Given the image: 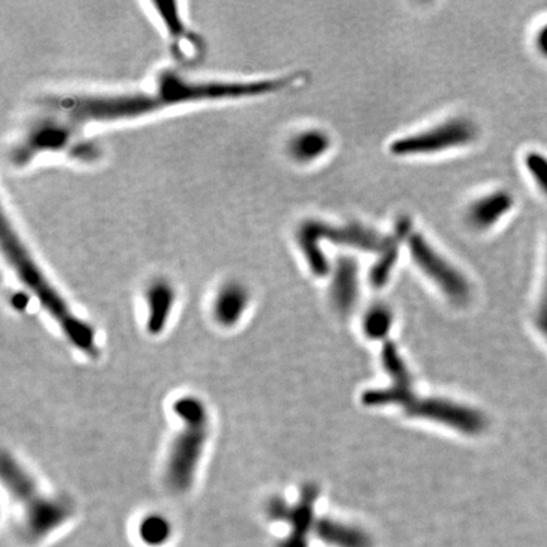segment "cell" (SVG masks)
I'll return each instance as SVG.
<instances>
[{
  "instance_id": "obj_15",
  "label": "cell",
  "mask_w": 547,
  "mask_h": 547,
  "mask_svg": "<svg viewBox=\"0 0 547 547\" xmlns=\"http://www.w3.org/2000/svg\"><path fill=\"white\" fill-rule=\"evenodd\" d=\"M358 265L354 260L342 258L332 280L331 296L340 311H349L358 297Z\"/></svg>"
},
{
  "instance_id": "obj_11",
  "label": "cell",
  "mask_w": 547,
  "mask_h": 547,
  "mask_svg": "<svg viewBox=\"0 0 547 547\" xmlns=\"http://www.w3.org/2000/svg\"><path fill=\"white\" fill-rule=\"evenodd\" d=\"M177 292L166 279H155L146 289L147 322L149 334L159 336L164 332L173 312Z\"/></svg>"
},
{
  "instance_id": "obj_8",
  "label": "cell",
  "mask_w": 547,
  "mask_h": 547,
  "mask_svg": "<svg viewBox=\"0 0 547 547\" xmlns=\"http://www.w3.org/2000/svg\"><path fill=\"white\" fill-rule=\"evenodd\" d=\"M408 249L413 261L423 273L439 287L447 297L456 303H464L470 297L468 280L454 268L420 232L409 235Z\"/></svg>"
},
{
  "instance_id": "obj_5",
  "label": "cell",
  "mask_w": 547,
  "mask_h": 547,
  "mask_svg": "<svg viewBox=\"0 0 547 547\" xmlns=\"http://www.w3.org/2000/svg\"><path fill=\"white\" fill-rule=\"evenodd\" d=\"M175 415L183 427L171 445L166 460L165 480L171 491L188 492L197 477L209 437V413L201 399L179 398L174 403Z\"/></svg>"
},
{
  "instance_id": "obj_12",
  "label": "cell",
  "mask_w": 547,
  "mask_h": 547,
  "mask_svg": "<svg viewBox=\"0 0 547 547\" xmlns=\"http://www.w3.org/2000/svg\"><path fill=\"white\" fill-rule=\"evenodd\" d=\"M250 294L245 285L227 282L218 289L213 301L214 320L222 327H233L239 322L249 306Z\"/></svg>"
},
{
  "instance_id": "obj_2",
  "label": "cell",
  "mask_w": 547,
  "mask_h": 547,
  "mask_svg": "<svg viewBox=\"0 0 547 547\" xmlns=\"http://www.w3.org/2000/svg\"><path fill=\"white\" fill-rule=\"evenodd\" d=\"M2 250L19 282L56 322L66 340L80 353L95 358L98 355V345L94 328L75 315L69 303L38 265L7 213H3Z\"/></svg>"
},
{
  "instance_id": "obj_13",
  "label": "cell",
  "mask_w": 547,
  "mask_h": 547,
  "mask_svg": "<svg viewBox=\"0 0 547 547\" xmlns=\"http://www.w3.org/2000/svg\"><path fill=\"white\" fill-rule=\"evenodd\" d=\"M332 146L331 136L321 128H306L288 140L287 154L294 163L312 164L327 155Z\"/></svg>"
},
{
  "instance_id": "obj_17",
  "label": "cell",
  "mask_w": 547,
  "mask_h": 547,
  "mask_svg": "<svg viewBox=\"0 0 547 547\" xmlns=\"http://www.w3.org/2000/svg\"><path fill=\"white\" fill-rule=\"evenodd\" d=\"M525 164L530 175L539 185L542 192L547 194V158L540 152H530L526 155Z\"/></svg>"
},
{
  "instance_id": "obj_4",
  "label": "cell",
  "mask_w": 547,
  "mask_h": 547,
  "mask_svg": "<svg viewBox=\"0 0 547 547\" xmlns=\"http://www.w3.org/2000/svg\"><path fill=\"white\" fill-rule=\"evenodd\" d=\"M2 479L14 502L21 508L19 535L28 544L47 539L74 516L70 499L46 494L12 455L2 456Z\"/></svg>"
},
{
  "instance_id": "obj_7",
  "label": "cell",
  "mask_w": 547,
  "mask_h": 547,
  "mask_svg": "<svg viewBox=\"0 0 547 547\" xmlns=\"http://www.w3.org/2000/svg\"><path fill=\"white\" fill-rule=\"evenodd\" d=\"M478 137V127L466 117H451L415 133L393 140L390 152L398 158L441 154L473 144Z\"/></svg>"
},
{
  "instance_id": "obj_9",
  "label": "cell",
  "mask_w": 547,
  "mask_h": 547,
  "mask_svg": "<svg viewBox=\"0 0 547 547\" xmlns=\"http://www.w3.org/2000/svg\"><path fill=\"white\" fill-rule=\"evenodd\" d=\"M150 6L175 55L182 60L192 61L201 54V42L197 41V37L190 30L179 2L159 0L151 2Z\"/></svg>"
},
{
  "instance_id": "obj_14",
  "label": "cell",
  "mask_w": 547,
  "mask_h": 547,
  "mask_svg": "<svg viewBox=\"0 0 547 547\" xmlns=\"http://www.w3.org/2000/svg\"><path fill=\"white\" fill-rule=\"evenodd\" d=\"M412 232L411 220L407 216L399 218L393 232L388 236L387 244L379 252L380 258L377 264L370 271V282L374 287L380 288L387 283L389 275L397 263L402 242L408 240Z\"/></svg>"
},
{
  "instance_id": "obj_16",
  "label": "cell",
  "mask_w": 547,
  "mask_h": 547,
  "mask_svg": "<svg viewBox=\"0 0 547 547\" xmlns=\"http://www.w3.org/2000/svg\"><path fill=\"white\" fill-rule=\"evenodd\" d=\"M173 535V527L168 518L156 515L145 516L139 525V536L145 545L160 547L168 544Z\"/></svg>"
},
{
  "instance_id": "obj_18",
  "label": "cell",
  "mask_w": 547,
  "mask_h": 547,
  "mask_svg": "<svg viewBox=\"0 0 547 547\" xmlns=\"http://www.w3.org/2000/svg\"><path fill=\"white\" fill-rule=\"evenodd\" d=\"M369 315L368 321H366V330H368L369 335L374 337L383 336L389 327V313L387 309L382 307L374 308Z\"/></svg>"
},
{
  "instance_id": "obj_10",
  "label": "cell",
  "mask_w": 547,
  "mask_h": 547,
  "mask_svg": "<svg viewBox=\"0 0 547 547\" xmlns=\"http://www.w3.org/2000/svg\"><path fill=\"white\" fill-rule=\"evenodd\" d=\"M513 197L506 190H494L474 199L466 208V222L475 231L491 230L511 212Z\"/></svg>"
},
{
  "instance_id": "obj_6",
  "label": "cell",
  "mask_w": 547,
  "mask_h": 547,
  "mask_svg": "<svg viewBox=\"0 0 547 547\" xmlns=\"http://www.w3.org/2000/svg\"><path fill=\"white\" fill-rule=\"evenodd\" d=\"M296 239L309 270L317 277H323L330 269L326 255L323 254L321 246L323 241L351 247V249L380 252L387 244L388 236L382 235L375 228L359 221H350L344 225L334 226L311 218V220L302 222L298 227Z\"/></svg>"
},
{
  "instance_id": "obj_1",
  "label": "cell",
  "mask_w": 547,
  "mask_h": 547,
  "mask_svg": "<svg viewBox=\"0 0 547 547\" xmlns=\"http://www.w3.org/2000/svg\"><path fill=\"white\" fill-rule=\"evenodd\" d=\"M298 75L258 80L194 79L175 70H163L150 88L111 93L52 95L50 106L76 125H113L139 121L169 109L193 104L242 101L287 89Z\"/></svg>"
},
{
  "instance_id": "obj_3",
  "label": "cell",
  "mask_w": 547,
  "mask_h": 547,
  "mask_svg": "<svg viewBox=\"0 0 547 547\" xmlns=\"http://www.w3.org/2000/svg\"><path fill=\"white\" fill-rule=\"evenodd\" d=\"M84 127L61 114L45 112L28 123L9 151V160L17 169L27 168L49 156H65L78 163H93L101 158L97 141L84 135Z\"/></svg>"
},
{
  "instance_id": "obj_19",
  "label": "cell",
  "mask_w": 547,
  "mask_h": 547,
  "mask_svg": "<svg viewBox=\"0 0 547 547\" xmlns=\"http://www.w3.org/2000/svg\"><path fill=\"white\" fill-rule=\"evenodd\" d=\"M535 325L537 327V330L540 331L542 337H544V339L547 341V266L544 288H542L539 308H537L535 315Z\"/></svg>"
},
{
  "instance_id": "obj_20",
  "label": "cell",
  "mask_w": 547,
  "mask_h": 547,
  "mask_svg": "<svg viewBox=\"0 0 547 547\" xmlns=\"http://www.w3.org/2000/svg\"><path fill=\"white\" fill-rule=\"evenodd\" d=\"M536 44L541 54L547 56V25L541 28L539 35L536 37Z\"/></svg>"
}]
</instances>
